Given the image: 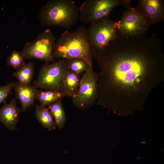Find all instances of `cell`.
<instances>
[{"label": "cell", "mask_w": 164, "mask_h": 164, "mask_svg": "<svg viewBox=\"0 0 164 164\" xmlns=\"http://www.w3.org/2000/svg\"><path fill=\"white\" fill-rule=\"evenodd\" d=\"M13 88L15 91L16 97L21 103L22 111L33 104L37 88L30 84L22 85L19 83H15Z\"/></svg>", "instance_id": "7c38bea8"}, {"label": "cell", "mask_w": 164, "mask_h": 164, "mask_svg": "<svg viewBox=\"0 0 164 164\" xmlns=\"http://www.w3.org/2000/svg\"><path fill=\"white\" fill-rule=\"evenodd\" d=\"M79 75L69 70L64 78V88L67 96L72 97L77 93L80 85Z\"/></svg>", "instance_id": "5bb4252c"}, {"label": "cell", "mask_w": 164, "mask_h": 164, "mask_svg": "<svg viewBox=\"0 0 164 164\" xmlns=\"http://www.w3.org/2000/svg\"><path fill=\"white\" fill-rule=\"evenodd\" d=\"M138 6L144 12L151 24L163 20L164 2L162 0H139Z\"/></svg>", "instance_id": "30bf717a"}, {"label": "cell", "mask_w": 164, "mask_h": 164, "mask_svg": "<svg viewBox=\"0 0 164 164\" xmlns=\"http://www.w3.org/2000/svg\"><path fill=\"white\" fill-rule=\"evenodd\" d=\"M15 83L12 82L5 85L0 86V104H5L7 97L13 88Z\"/></svg>", "instance_id": "ffe728a7"}, {"label": "cell", "mask_w": 164, "mask_h": 164, "mask_svg": "<svg viewBox=\"0 0 164 164\" xmlns=\"http://www.w3.org/2000/svg\"><path fill=\"white\" fill-rule=\"evenodd\" d=\"M69 70L67 60L61 59L51 64L46 63L40 69L37 78L33 83V86L37 88L56 91L66 94L64 78Z\"/></svg>", "instance_id": "5b68a950"}, {"label": "cell", "mask_w": 164, "mask_h": 164, "mask_svg": "<svg viewBox=\"0 0 164 164\" xmlns=\"http://www.w3.org/2000/svg\"><path fill=\"white\" fill-rule=\"evenodd\" d=\"M84 26L75 31L66 30L61 35L54 47L53 58L69 60L79 58L84 60L92 69L93 55Z\"/></svg>", "instance_id": "7a4b0ae2"}, {"label": "cell", "mask_w": 164, "mask_h": 164, "mask_svg": "<svg viewBox=\"0 0 164 164\" xmlns=\"http://www.w3.org/2000/svg\"><path fill=\"white\" fill-rule=\"evenodd\" d=\"M67 61L69 70L78 75L90 69L88 65L82 59L73 58Z\"/></svg>", "instance_id": "ac0fdd59"}, {"label": "cell", "mask_w": 164, "mask_h": 164, "mask_svg": "<svg viewBox=\"0 0 164 164\" xmlns=\"http://www.w3.org/2000/svg\"><path fill=\"white\" fill-rule=\"evenodd\" d=\"M56 125L60 129L63 128L66 121V114L61 102L58 100L48 105Z\"/></svg>", "instance_id": "e0dca14e"}, {"label": "cell", "mask_w": 164, "mask_h": 164, "mask_svg": "<svg viewBox=\"0 0 164 164\" xmlns=\"http://www.w3.org/2000/svg\"><path fill=\"white\" fill-rule=\"evenodd\" d=\"M66 94L64 92L53 90L42 91L37 90L35 98L39 100L41 105L45 106L61 100Z\"/></svg>", "instance_id": "9a60e30c"}, {"label": "cell", "mask_w": 164, "mask_h": 164, "mask_svg": "<svg viewBox=\"0 0 164 164\" xmlns=\"http://www.w3.org/2000/svg\"><path fill=\"white\" fill-rule=\"evenodd\" d=\"M56 43L53 33L47 29L34 40L26 43L20 53L24 59H37L44 60L46 63L53 62V52Z\"/></svg>", "instance_id": "52a82bcc"}, {"label": "cell", "mask_w": 164, "mask_h": 164, "mask_svg": "<svg viewBox=\"0 0 164 164\" xmlns=\"http://www.w3.org/2000/svg\"><path fill=\"white\" fill-rule=\"evenodd\" d=\"M34 65L32 62L25 63L13 73V75L18 80L19 83L22 85L30 84L33 77Z\"/></svg>", "instance_id": "2e32d148"}, {"label": "cell", "mask_w": 164, "mask_h": 164, "mask_svg": "<svg viewBox=\"0 0 164 164\" xmlns=\"http://www.w3.org/2000/svg\"><path fill=\"white\" fill-rule=\"evenodd\" d=\"M98 75L92 69H89L80 79L79 87L77 94L72 97L74 105L84 110L91 106L97 99Z\"/></svg>", "instance_id": "9c48e42d"}, {"label": "cell", "mask_w": 164, "mask_h": 164, "mask_svg": "<svg viewBox=\"0 0 164 164\" xmlns=\"http://www.w3.org/2000/svg\"><path fill=\"white\" fill-rule=\"evenodd\" d=\"M79 9L71 0H50L42 6L38 15L43 26H59L69 29L79 19Z\"/></svg>", "instance_id": "3957f363"}, {"label": "cell", "mask_w": 164, "mask_h": 164, "mask_svg": "<svg viewBox=\"0 0 164 164\" xmlns=\"http://www.w3.org/2000/svg\"><path fill=\"white\" fill-rule=\"evenodd\" d=\"M121 5V0H87L79 9V19L84 23L92 25L108 17L113 9Z\"/></svg>", "instance_id": "ba28073f"}, {"label": "cell", "mask_w": 164, "mask_h": 164, "mask_svg": "<svg viewBox=\"0 0 164 164\" xmlns=\"http://www.w3.org/2000/svg\"><path fill=\"white\" fill-rule=\"evenodd\" d=\"M21 109L17 105L15 98H13L7 104L0 108V122L8 129L14 131L19 120Z\"/></svg>", "instance_id": "8fae6325"}, {"label": "cell", "mask_w": 164, "mask_h": 164, "mask_svg": "<svg viewBox=\"0 0 164 164\" xmlns=\"http://www.w3.org/2000/svg\"><path fill=\"white\" fill-rule=\"evenodd\" d=\"M132 2L131 0H121V5L127 8L131 5Z\"/></svg>", "instance_id": "44dd1931"}, {"label": "cell", "mask_w": 164, "mask_h": 164, "mask_svg": "<svg viewBox=\"0 0 164 164\" xmlns=\"http://www.w3.org/2000/svg\"><path fill=\"white\" fill-rule=\"evenodd\" d=\"M164 57L152 34L117 36L96 59L98 104L111 109L142 104L161 79Z\"/></svg>", "instance_id": "6da1fadb"}, {"label": "cell", "mask_w": 164, "mask_h": 164, "mask_svg": "<svg viewBox=\"0 0 164 164\" xmlns=\"http://www.w3.org/2000/svg\"><path fill=\"white\" fill-rule=\"evenodd\" d=\"M20 52L14 50L7 59V65L17 70L23 66L25 62Z\"/></svg>", "instance_id": "d6986e66"}, {"label": "cell", "mask_w": 164, "mask_h": 164, "mask_svg": "<svg viewBox=\"0 0 164 164\" xmlns=\"http://www.w3.org/2000/svg\"><path fill=\"white\" fill-rule=\"evenodd\" d=\"M151 24L138 6L131 5L123 12L121 19L117 22L118 36L128 37L145 34Z\"/></svg>", "instance_id": "8992f818"}, {"label": "cell", "mask_w": 164, "mask_h": 164, "mask_svg": "<svg viewBox=\"0 0 164 164\" xmlns=\"http://www.w3.org/2000/svg\"><path fill=\"white\" fill-rule=\"evenodd\" d=\"M117 22L107 17L86 29L93 56L96 59L118 36Z\"/></svg>", "instance_id": "277c9868"}, {"label": "cell", "mask_w": 164, "mask_h": 164, "mask_svg": "<svg viewBox=\"0 0 164 164\" xmlns=\"http://www.w3.org/2000/svg\"><path fill=\"white\" fill-rule=\"evenodd\" d=\"M35 113L37 119L43 127L50 131L56 129L54 118L48 108L44 106L36 105Z\"/></svg>", "instance_id": "4fadbf2b"}]
</instances>
